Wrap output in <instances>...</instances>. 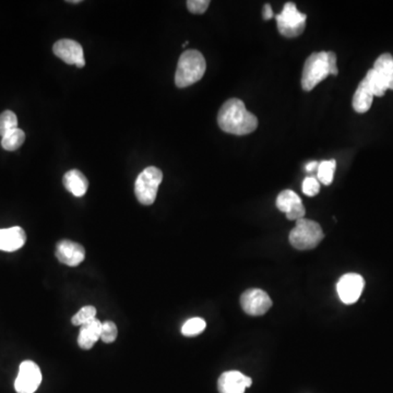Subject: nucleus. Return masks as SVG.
<instances>
[{
  "mask_svg": "<svg viewBox=\"0 0 393 393\" xmlns=\"http://www.w3.org/2000/svg\"><path fill=\"white\" fill-rule=\"evenodd\" d=\"M218 124L227 134L245 136L257 129L258 119L247 111L243 101L229 99L219 111Z\"/></svg>",
  "mask_w": 393,
  "mask_h": 393,
  "instance_id": "nucleus-1",
  "label": "nucleus"
},
{
  "mask_svg": "<svg viewBox=\"0 0 393 393\" xmlns=\"http://www.w3.org/2000/svg\"><path fill=\"white\" fill-rule=\"evenodd\" d=\"M204 55L196 49L184 51L179 57L175 74V84L179 88H187L202 80L206 72Z\"/></svg>",
  "mask_w": 393,
  "mask_h": 393,
  "instance_id": "nucleus-2",
  "label": "nucleus"
},
{
  "mask_svg": "<svg viewBox=\"0 0 393 393\" xmlns=\"http://www.w3.org/2000/svg\"><path fill=\"white\" fill-rule=\"evenodd\" d=\"M324 237V232L317 222L304 218L297 221V225L289 233V243L297 249L309 250L317 247Z\"/></svg>",
  "mask_w": 393,
  "mask_h": 393,
  "instance_id": "nucleus-3",
  "label": "nucleus"
},
{
  "mask_svg": "<svg viewBox=\"0 0 393 393\" xmlns=\"http://www.w3.org/2000/svg\"><path fill=\"white\" fill-rule=\"evenodd\" d=\"M163 181V173L157 167L150 166L139 174L134 184V194L140 204L151 206L156 199L157 191Z\"/></svg>",
  "mask_w": 393,
  "mask_h": 393,
  "instance_id": "nucleus-4",
  "label": "nucleus"
},
{
  "mask_svg": "<svg viewBox=\"0 0 393 393\" xmlns=\"http://www.w3.org/2000/svg\"><path fill=\"white\" fill-rule=\"evenodd\" d=\"M329 74L330 72H329L327 51L312 54L304 65L303 76H302L303 90L309 92L320 82L324 81Z\"/></svg>",
  "mask_w": 393,
  "mask_h": 393,
  "instance_id": "nucleus-5",
  "label": "nucleus"
},
{
  "mask_svg": "<svg viewBox=\"0 0 393 393\" xmlns=\"http://www.w3.org/2000/svg\"><path fill=\"white\" fill-rule=\"evenodd\" d=\"M278 24L279 32L283 36L293 39L299 36L306 28L307 16L299 11L294 3H287L282 12L275 16Z\"/></svg>",
  "mask_w": 393,
  "mask_h": 393,
  "instance_id": "nucleus-6",
  "label": "nucleus"
},
{
  "mask_svg": "<svg viewBox=\"0 0 393 393\" xmlns=\"http://www.w3.org/2000/svg\"><path fill=\"white\" fill-rule=\"evenodd\" d=\"M42 382V372L32 361L22 362L14 382V389L18 393H34Z\"/></svg>",
  "mask_w": 393,
  "mask_h": 393,
  "instance_id": "nucleus-7",
  "label": "nucleus"
},
{
  "mask_svg": "<svg viewBox=\"0 0 393 393\" xmlns=\"http://www.w3.org/2000/svg\"><path fill=\"white\" fill-rule=\"evenodd\" d=\"M365 281L363 277L357 273H347L343 275L337 284L339 297L345 305L357 303L361 297Z\"/></svg>",
  "mask_w": 393,
  "mask_h": 393,
  "instance_id": "nucleus-8",
  "label": "nucleus"
},
{
  "mask_svg": "<svg viewBox=\"0 0 393 393\" xmlns=\"http://www.w3.org/2000/svg\"><path fill=\"white\" fill-rule=\"evenodd\" d=\"M241 305L246 314L262 316L272 307V301L264 289H250L242 295Z\"/></svg>",
  "mask_w": 393,
  "mask_h": 393,
  "instance_id": "nucleus-9",
  "label": "nucleus"
},
{
  "mask_svg": "<svg viewBox=\"0 0 393 393\" xmlns=\"http://www.w3.org/2000/svg\"><path fill=\"white\" fill-rule=\"evenodd\" d=\"M53 51L68 65H76L78 68L86 66L84 49L80 43L76 42L74 39H59L54 44Z\"/></svg>",
  "mask_w": 393,
  "mask_h": 393,
  "instance_id": "nucleus-10",
  "label": "nucleus"
},
{
  "mask_svg": "<svg viewBox=\"0 0 393 393\" xmlns=\"http://www.w3.org/2000/svg\"><path fill=\"white\" fill-rule=\"evenodd\" d=\"M56 258L65 266L78 267L86 258V249L84 246L69 239H63L56 245Z\"/></svg>",
  "mask_w": 393,
  "mask_h": 393,
  "instance_id": "nucleus-11",
  "label": "nucleus"
},
{
  "mask_svg": "<svg viewBox=\"0 0 393 393\" xmlns=\"http://www.w3.org/2000/svg\"><path fill=\"white\" fill-rule=\"evenodd\" d=\"M277 208L287 214V220L299 221L306 214L303 202L297 192L293 190H283L277 198Z\"/></svg>",
  "mask_w": 393,
  "mask_h": 393,
  "instance_id": "nucleus-12",
  "label": "nucleus"
},
{
  "mask_svg": "<svg viewBox=\"0 0 393 393\" xmlns=\"http://www.w3.org/2000/svg\"><path fill=\"white\" fill-rule=\"evenodd\" d=\"M252 378L237 370L223 372L219 378L218 389L220 393H245L246 389L252 386Z\"/></svg>",
  "mask_w": 393,
  "mask_h": 393,
  "instance_id": "nucleus-13",
  "label": "nucleus"
},
{
  "mask_svg": "<svg viewBox=\"0 0 393 393\" xmlns=\"http://www.w3.org/2000/svg\"><path fill=\"white\" fill-rule=\"evenodd\" d=\"M26 242V234L20 227L0 229V250L12 252L24 247Z\"/></svg>",
  "mask_w": 393,
  "mask_h": 393,
  "instance_id": "nucleus-14",
  "label": "nucleus"
},
{
  "mask_svg": "<svg viewBox=\"0 0 393 393\" xmlns=\"http://www.w3.org/2000/svg\"><path fill=\"white\" fill-rule=\"evenodd\" d=\"M101 331H102V322L96 318L81 326L78 337L79 347L82 349H92L95 343L101 340Z\"/></svg>",
  "mask_w": 393,
  "mask_h": 393,
  "instance_id": "nucleus-15",
  "label": "nucleus"
},
{
  "mask_svg": "<svg viewBox=\"0 0 393 393\" xmlns=\"http://www.w3.org/2000/svg\"><path fill=\"white\" fill-rule=\"evenodd\" d=\"M63 183L67 191L74 194V196H78V198L84 196L88 191V179L78 169H71V171H67L64 176Z\"/></svg>",
  "mask_w": 393,
  "mask_h": 393,
  "instance_id": "nucleus-16",
  "label": "nucleus"
},
{
  "mask_svg": "<svg viewBox=\"0 0 393 393\" xmlns=\"http://www.w3.org/2000/svg\"><path fill=\"white\" fill-rule=\"evenodd\" d=\"M372 100H374V94H372L366 79L364 78L353 96L354 111L361 114L366 113L372 107Z\"/></svg>",
  "mask_w": 393,
  "mask_h": 393,
  "instance_id": "nucleus-17",
  "label": "nucleus"
},
{
  "mask_svg": "<svg viewBox=\"0 0 393 393\" xmlns=\"http://www.w3.org/2000/svg\"><path fill=\"white\" fill-rule=\"evenodd\" d=\"M374 71L376 72V76L384 82L386 86L390 84L391 76L393 72V57L391 54H382L377 58V61L374 64Z\"/></svg>",
  "mask_w": 393,
  "mask_h": 393,
  "instance_id": "nucleus-18",
  "label": "nucleus"
},
{
  "mask_svg": "<svg viewBox=\"0 0 393 393\" xmlns=\"http://www.w3.org/2000/svg\"><path fill=\"white\" fill-rule=\"evenodd\" d=\"M24 140H26V134L24 130L16 128L3 136L1 146L7 151H16L24 144Z\"/></svg>",
  "mask_w": 393,
  "mask_h": 393,
  "instance_id": "nucleus-19",
  "label": "nucleus"
},
{
  "mask_svg": "<svg viewBox=\"0 0 393 393\" xmlns=\"http://www.w3.org/2000/svg\"><path fill=\"white\" fill-rule=\"evenodd\" d=\"M336 169V160L322 161L318 166V181L326 186L331 185Z\"/></svg>",
  "mask_w": 393,
  "mask_h": 393,
  "instance_id": "nucleus-20",
  "label": "nucleus"
},
{
  "mask_svg": "<svg viewBox=\"0 0 393 393\" xmlns=\"http://www.w3.org/2000/svg\"><path fill=\"white\" fill-rule=\"evenodd\" d=\"M206 327V322L202 318H191V319H188L181 327V333L185 337L199 336L200 333L204 332Z\"/></svg>",
  "mask_w": 393,
  "mask_h": 393,
  "instance_id": "nucleus-21",
  "label": "nucleus"
},
{
  "mask_svg": "<svg viewBox=\"0 0 393 393\" xmlns=\"http://www.w3.org/2000/svg\"><path fill=\"white\" fill-rule=\"evenodd\" d=\"M18 128V118L11 111H5L0 115V136H4Z\"/></svg>",
  "mask_w": 393,
  "mask_h": 393,
  "instance_id": "nucleus-22",
  "label": "nucleus"
},
{
  "mask_svg": "<svg viewBox=\"0 0 393 393\" xmlns=\"http://www.w3.org/2000/svg\"><path fill=\"white\" fill-rule=\"evenodd\" d=\"M365 79L374 96H384L387 90H389L388 86H386V84L376 76V72L374 71V69H370L369 71L367 72Z\"/></svg>",
  "mask_w": 393,
  "mask_h": 393,
  "instance_id": "nucleus-23",
  "label": "nucleus"
},
{
  "mask_svg": "<svg viewBox=\"0 0 393 393\" xmlns=\"http://www.w3.org/2000/svg\"><path fill=\"white\" fill-rule=\"evenodd\" d=\"M96 316V308L94 306H84L81 309L79 310L74 317H72L71 322L74 326H84V324H88L91 320L94 319Z\"/></svg>",
  "mask_w": 393,
  "mask_h": 393,
  "instance_id": "nucleus-24",
  "label": "nucleus"
},
{
  "mask_svg": "<svg viewBox=\"0 0 393 393\" xmlns=\"http://www.w3.org/2000/svg\"><path fill=\"white\" fill-rule=\"evenodd\" d=\"M118 336V329L115 322H102V331H101V340L104 343L115 342Z\"/></svg>",
  "mask_w": 393,
  "mask_h": 393,
  "instance_id": "nucleus-25",
  "label": "nucleus"
},
{
  "mask_svg": "<svg viewBox=\"0 0 393 393\" xmlns=\"http://www.w3.org/2000/svg\"><path fill=\"white\" fill-rule=\"evenodd\" d=\"M320 191V184L314 177H306L303 181V192L308 196H317Z\"/></svg>",
  "mask_w": 393,
  "mask_h": 393,
  "instance_id": "nucleus-26",
  "label": "nucleus"
},
{
  "mask_svg": "<svg viewBox=\"0 0 393 393\" xmlns=\"http://www.w3.org/2000/svg\"><path fill=\"white\" fill-rule=\"evenodd\" d=\"M210 5L209 0H189L187 1V8L191 14H202L207 11Z\"/></svg>",
  "mask_w": 393,
  "mask_h": 393,
  "instance_id": "nucleus-27",
  "label": "nucleus"
},
{
  "mask_svg": "<svg viewBox=\"0 0 393 393\" xmlns=\"http://www.w3.org/2000/svg\"><path fill=\"white\" fill-rule=\"evenodd\" d=\"M328 56L329 72L333 76L339 74L338 66H337V54L334 51H327Z\"/></svg>",
  "mask_w": 393,
  "mask_h": 393,
  "instance_id": "nucleus-28",
  "label": "nucleus"
},
{
  "mask_svg": "<svg viewBox=\"0 0 393 393\" xmlns=\"http://www.w3.org/2000/svg\"><path fill=\"white\" fill-rule=\"evenodd\" d=\"M264 19L266 20V21H268V20H270L271 18L273 16V11L272 8H271V6L269 5V4H266L264 7Z\"/></svg>",
  "mask_w": 393,
  "mask_h": 393,
  "instance_id": "nucleus-29",
  "label": "nucleus"
},
{
  "mask_svg": "<svg viewBox=\"0 0 393 393\" xmlns=\"http://www.w3.org/2000/svg\"><path fill=\"white\" fill-rule=\"evenodd\" d=\"M318 166H319V163L316 162V161H312V162H309L307 165H306V171H308V173H312V171H314V169H318Z\"/></svg>",
  "mask_w": 393,
  "mask_h": 393,
  "instance_id": "nucleus-30",
  "label": "nucleus"
},
{
  "mask_svg": "<svg viewBox=\"0 0 393 393\" xmlns=\"http://www.w3.org/2000/svg\"><path fill=\"white\" fill-rule=\"evenodd\" d=\"M389 89H390V90H393V72L392 76H391L390 84H389Z\"/></svg>",
  "mask_w": 393,
  "mask_h": 393,
  "instance_id": "nucleus-31",
  "label": "nucleus"
},
{
  "mask_svg": "<svg viewBox=\"0 0 393 393\" xmlns=\"http://www.w3.org/2000/svg\"><path fill=\"white\" fill-rule=\"evenodd\" d=\"M67 3L69 4H80L81 1L80 0H74V1H71V0H69V1H67Z\"/></svg>",
  "mask_w": 393,
  "mask_h": 393,
  "instance_id": "nucleus-32",
  "label": "nucleus"
}]
</instances>
